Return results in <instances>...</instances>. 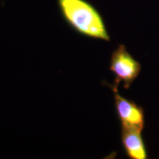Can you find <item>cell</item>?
<instances>
[{
    "mask_svg": "<svg viewBox=\"0 0 159 159\" xmlns=\"http://www.w3.org/2000/svg\"><path fill=\"white\" fill-rule=\"evenodd\" d=\"M142 69V66L127 50L124 45H119L111 57L110 70L115 75L114 85L118 87L123 83L125 89H129L136 79Z\"/></svg>",
    "mask_w": 159,
    "mask_h": 159,
    "instance_id": "2",
    "label": "cell"
},
{
    "mask_svg": "<svg viewBox=\"0 0 159 159\" xmlns=\"http://www.w3.org/2000/svg\"><path fill=\"white\" fill-rule=\"evenodd\" d=\"M142 131L132 128H122V142L125 152L132 159H146V148L142 137Z\"/></svg>",
    "mask_w": 159,
    "mask_h": 159,
    "instance_id": "4",
    "label": "cell"
},
{
    "mask_svg": "<svg viewBox=\"0 0 159 159\" xmlns=\"http://www.w3.org/2000/svg\"><path fill=\"white\" fill-rule=\"evenodd\" d=\"M112 89L114 93L116 113L122 123V127L142 130L144 125L143 109L135 102L121 96L118 93L116 85H113Z\"/></svg>",
    "mask_w": 159,
    "mask_h": 159,
    "instance_id": "3",
    "label": "cell"
},
{
    "mask_svg": "<svg viewBox=\"0 0 159 159\" xmlns=\"http://www.w3.org/2000/svg\"><path fill=\"white\" fill-rule=\"evenodd\" d=\"M65 22L75 32L90 39L110 41L104 19L97 9L87 0H57Z\"/></svg>",
    "mask_w": 159,
    "mask_h": 159,
    "instance_id": "1",
    "label": "cell"
}]
</instances>
